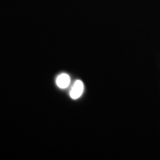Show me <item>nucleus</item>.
I'll list each match as a JSON object with an SVG mask.
<instances>
[{"label": "nucleus", "instance_id": "f257e3e1", "mask_svg": "<svg viewBox=\"0 0 160 160\" xmlns=\"http://www.w3.org/2000/svg\"><path fill=\"white\" fill-rule=\"evenodd\" d=\"M84 92V84L81 80H77L72 86L69 95L73 100H77L79 97H81L82 93Z\"/></svg>", "mask_w": 160, "mask_h": 160}, {"label": "nucleus", "instance_id": "f03ea898", "mask_svg": "<svg viewBox=\"0 0 160 160\" xmlns=\"http://www.w3.org/2000/svg\"><path fill=\"white\" fill-rule=\"evenodd\" d=\"M70 83V78L68 74L66 73H62L57 77L56 78V85L58 87H60L61 89H65L69 86Z\"/></svg>", "mask_w": 160, "mask_h": 160}]
</instances>
